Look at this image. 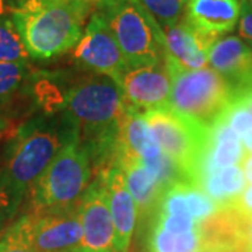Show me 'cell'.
I'll return each instance as SVG.
<instances>
[{
    "label": "cell",
    "mask_w": 252,
    "mask_h": 252,
    "mask_svg": "<svg viewBox=\"0 0 252 252\" xmlns=\"http://www.w3.org/2000/svg\"><path fill=\"white\" fill-rule=\"evenodd\" d=\"M245 252H252V219H248L245 230Z\"/></svg>",
    "instance_id": "cell-32"
},
{
    "label": "cell",
    "mask_w": 252,
    "mask_h": 252,
    "mask_svg": "<svg viewBox=\"0 0 252 252\" xmlns=\"http://www.w3.org/2000/svg\"><path fill=\"white\" fill-rule=\"evenodd\" d=\"M73 58L84 69L95 74L108 76L119 86L130 69L108 24L97 11L93 13L81 39L74 46Z\"/></svg>",
    "instance_id": "cell-9"
},
{
    "label": "cell",
    "mask_w": 252,
    "mask_h": 252,
    "mask_svg": "<svg viewBox=\"0 0 252 252\" xmlns=\"http://www.w3.org/2000/svg\"><path fill=\"white\" fill-rule=\"evenodd\" d=\"M4 129H6V122H4V119L0 117V136H1V133L4 132Z\"/></svg>",
    "instance_id": "cell-34"
},
{
    "label": "cell",
    "mask_w": 252,
    "mask_h": 252,
    "mask_svg": "<svg viewBox=\"0 0 252 252\" xmlns=\"http://www.w3.org/2000/svg\"><path fill=\"white\" fill-rule=\"evenodd\" d=\"M90 0H18L10 9L30 58L48 61L79 44Z\"/></svg>",
    "instance_id": "cell-3"
},
{
    "label": "cell",
    "mask_w": 252,
    "mask_h": 252,
    "mask_svg": "<svg viewBox=\"0 0 252 252\" xmlns=\"http://www.w3.org/2000/svg\"><path fill=\"white\" fill-rule=\"evenodd\" d=\"M6 11H7V6H6L4 0H0V16L6 14Z\"/></svg>",
    "instance_id": "cell-33"
},
{
    "label": "cell",
    "mask_w": 252,
    "mask_h": 252,
    "mask_svg": "<svg viewBox=\"0 0 252 252\" xmlns=\"http://www.w3.org/2000/svg\"><path fill=\"white\" fill-rule=\"evenodd\" d=\"M21 202L23 198L18 196L0 177V238L13 224Z\"/></svg>",
    "instance_id": "cell-24"
},
{
    "label": "cell",
    "mask_w": 252,
    "mask_h": 252,
    "mask_svg": "<svg viewBox=\"0 0 252 252\" xmlns=\"http://www.w3.org/2000/svg\"><path fill=\"white\" fill-rule=\"evenodd\" d=\"M143 117L162 153L178 165L192 184L209 129L175 112L171 107L149 111Z\"/></svg>",
    "instance_id": "cell-7"
},
{
    "label": "cell",
    "mask_w": 252,
    "mask_h": 252,
    "mask_svg": "<svg viewBox=\"0 0 252 252\" xmlns=\"http://www.w3.org/2000/svg\"><path fill=\"white\" fill-rule=\"evenodd\" d=\"M77 207L49 213L30 212L10 228L38 252H72L83 235Z\"/></svg>",
    "instance_id": "cell-8"
},
{
    "label": "cell",
    "mask_w": 252,
    "mask_h": 252,
    "mask_svg": "<svg viewBox=\"0 0 252 252\" xmlns=\"http://www.w3.org/2000/svg\"><path fill=\"white\" fill-rule=\"evenodd\" d=\"M240 14L238 0H188L185 17L196 28L219 38L234 30Z\"/></svg>",
    "instance_id": "cell-16"
},
{
    "label": "cell",
    "mask_w": 252,
    "mask_h": 252,
    "mask_svg": "<svg viewBox=\"0 0 252 252\" xmlns=\"http://www.w3.org/2000/svg\"><path fill=\"white\" fill-rule=\"evenodd\" d=\"M121 89L126 107L136 112L146 114L170 107L171 74L165 61L129 69L122 79Z\"/></svg>",
    "instance_id": "cell-11"
},
{
    "label": "cell",
    "mask_w": 252,
    "mask_h": 252,
    "mask_svg": "<svg viewBox=\"0 0 252 252\" xmlns=\"http://www.w3.org/2000/svg\"><path fill=\"white\" fill-rule=\"evenodd\" d=\"M203 247L202 228L185 233V234H171L161 227L152 223L147 235V252H196Z\"/></svg>",
    "instance_id": "cell-20"
},
{
    "label": "cell",
    "mask_w": 252,
    "mask_h": 252,
    "mask_svg": "<svg viewBox=\"0 0 252 252\" xmlns=\"http://www.w3.org/2000/svg\"><path fill=\"white\" fill-rule=\"evenodd\" d=\"M30 55L11 16H0V62L28 63Z\"/></svg>",
    "instance_id": "cell-21"
},
{
    "label": "cell",
    "mask_w": 252,
    "mask_h": 252,
    "mask_svg": "<svg viewBox=\"0 0 252 252\" xmlns=\"http://www.w3.org/2000/svg\"><path fill=\"white\" fill-rule=\"evenodd\" d=\"M161 153L143 114L126 109L118 125L117 156H130L142 161H152Z\"/></svg>",
    "instance_id": "cell-17"
},
{
    "label": "cell",
    "mask_w": 252,
    "mask_h": 252,
    "mask_svg": "<svg viewBox=\"0 0 252 252\" xmlns=\"http://www.w3.org/2000/svg\"><path fill=\"white\" fill-rule=\"evenodd\" d=\"M81 241L76 252H115L114 223L109 207L107 171L98 172L86 189L80 203Z\"/></svg>",
    "instance_id": "cell-10"
},
{
    "label": "cell",
    "mask_w": 252,
    "mask_h": 252,
    "mask_svg": "<svg viewBox=\"0 0 252 252\" xmlns=\"http://www.w3.org/2000/svg\"><path fill=\"white\" fill-rule=\"evenodd\" d=\"M223 118L228 126L240 136V139L248 129L252 127V114L241 99H231L230 105L223 112Z\"/></svg>",
    "instance_id": "cell-25"
},
{
    "label": "cell",
    "mask_w": 252,
    "mask_h": 252,
    "mask_svg": "<svg viewBox=\"0 0 252 252\" xmlns=\"http://www.w3.org/2000/svg\"><path fill=\"white\" fill-rule=\"evenodd\" d=\"M105 20L130 69L165 61L164 31L137 0H98Z\"/></svg>",
    "instance_id": "cell-5"
},
{
    "label": "cell",
    "mask_w": 252,
    "mask_h": 252,
    "mask_svg": "<svg viewBox=\"0 0 252 252\" xmlns=\"http://www.w3.org/2000/svg\"><path fill=\"white\" fill-rule=\"evenodd\" d=\"M152 223L171 234H185L200 225V223L195 221L192 217L178 215H154Z\"/></svg>",
    "instance_id": "cell-26"
},
{
    "label": "cell",
    "mask_w": 252,
    "mask_h": 252,
    "mask_svg": "<svg viewBox=\"0 0 252 252\" xmlns=\"http://www.w3.org/2000/svg\"><path fill=\"white\" fill-rule=\"evenodd\" d=\"M107 187L114 223V250L115 252H129L135 233L137 210L135 200L126 187L124 171L117 161L107 170Z\"/></svg>",
    "instance_id": "cell-14"
},
{
    "label": "cell",
    "mask_w": 252,
    "mask_h": 252,
    "mask_svg": "<svg viewBox=\"0 0 252 252\" xmlns=\"http://www.w3.org/2000/svg\"><path fill=\"white\" fill-rule=\"evenodd\" d=\"M182 189H184V198H185L188 215L195 221L202 223L209 217L216 215L221 209L219 203H216L210 196H207L206 193L196 185H193L190 182H184Z\"/></svg>",
    "instance_id": "cell-23"
},
{
    "label": "cell",
    "mask_w": 252,
    "mask_h": 252,
    "mask_svg": "<svg viewBox=\"0 0 252 252\" xmlns=\"http://www.w3.org/2000/svg\"><path fill=\"white\" fill-rule=\"evenodd\" d=\"M195 185L220 206L225 207L230 206L245 189L247 180L240 165H231L199 178Z\"/></svg>",
    "instance_id": "cell-18"
},
{
    "label": "cell",
    "mask_w": 252,
    "mask_h": 252,
    "mask_svg": "<svg viewBox=\"0 0 252 252\" xmlns=\"http://www.w3.org/2000/svg\"><path fill=\"white\" fill-rule=\"evenodd\" d=\"M115 161L124 171L126 187L135 200L139 217L152 219L165 190L157 174L136 157L117 156Z\"/></svg>",
    "instance_id": "cell-15"
},
{
    "label": "cell",
    "mask_w": 252,
    "mask_h": 252,
    "mask_svg": "<svg viewBox=\"0 0 252 252\" xmlns=\"http://www.w3.org/2000/svg\"><path fill=\"white\" fill-rule=\"evenodd\" d=\"M126 109L121 86L108 76L94 73L66 86L63 111L77 126L95 167L115 160L118 125Z\"/></svg>",
    "instance_id": "cell-1"
},
{
    "label": "cell",
    "mask_w": 252,
    "mask_h": 252,
    "mask_svg": "<svg viewBox=\"0 0 252 252\" xmlns=\"http://www.w3.org/2000/svg\"><path fill=\"white\" fill-rule=\"evenodd\" d=\"M90 1H91V0H90ZM93 1H98V0H93Z\"/></svg>",
    "instance_id": "cell-37"
},
{
    "label": "cell",
    "mask_w": 252,
    "mask_h": 252,
    "mask_svg": "<svg viewBox=\"0 0 252 252\" xmlns=\"http://www.w3.org/2000/svg\"><path fill=\"white\" fill-rule=\"evenodd\" d=\"M240 167L244 172V177L247 182L252 185V154L245 153V156L243 157V160L240 162Z\"/></svg>",
    "instance_id": "cell-30"
},
{
    "label": "cell",
    "mask_w": 252,
    "mask_h": 252,
    "mask_svg": "<svg viewBox=\"0 0 252 252\" xmlns=\"http://www.w3.org/2000/svg\"><path fill=\"white\" fill-rule=\"evenodd\" d=\"M241 142H243L245 153L252 154V127L251 129H248V130L241 136Z\"/></svg>",
    "instance_id": "cell-31"
},
{
    "label": "cell",
    "mask_w": 252,
    "mask_h": 252,
    "mask_svg": "<svg viewBox=\"0 0 252 252\" xmlns=\"http://www.w3.org/2000/svg\"><path fill=\"white\" fill-rule=\"evenodd\" d=\"M165 38V62L181 70H198L209 63V54L217 36L190 24L187 17L162 30Z\"/></svg>",
    "instance_id": "cell-12"
},
{
    "label": "cell",
    "mask_w": 252,
    "mask_h": 252,
    "mask_svg": "<svg viewBox=\"0 0 252 252\" xmlns=\"http://www.w3.org/2000/svg\"><path fill=\"white\" fill-rule=\"evenodd\" d=\"M247 1H250V3H252V0H247Z\"/></svg>",
    "instance_id": "cell-36"
},
{
    "label": "cell",
    "mask_w": 252,
    "mask_h": 252,
    "mask_svg": "<svg viewBox=\"0 0 252 252\" xmlns=\"http://www.w3.org/2000/svg\"><path fill=\"white\" fill-rule=\"evenodd\" d=\"M165 64L171 74L170 107L209 129L233 99L228 84L210 67L181 70L170 63Z\"/></svg>",
    "instance_id": "cell-6"
},
{
    "label": "cell",
    "mask_w": 252,
    "mask_h": 252,
    "mask_svg": "<svg viewBox=\"0 0 252 252\" xmlns=\"http://www.w3.org/2000/svg\"><path fill=\"white\" fill-rule=\"evenodd\" d=\"M238 32L247 45L252 48V3L241 1V14L238 20Z\"/></svg>",
    "instance_id": "cell-28"
},
{
    "label": "cell",
    "mask_w": 252,
    "mask_h": 252,
    "mask_svg": "<svg viewBox=\"0 0 252 252\" xmlns=\"http://www.w3.org/2000/svg\"><path fill=\"white\" fill-rule=\"evenodd\" d=\"M34 73L30 63L0 62V111L16 105L21 97L32 95Z\"/></svg>",
    "instance_id": "cell-19"
},
{
    "label": "cell",
    "mask_w": 252,
    "mask_h": 252,
    "mask_svg": "<svg viewBox=\"0 0 252 252\" xmlns=\"http://www.w3.org/2000/svg\"><path fill=\"white\" fill-rule=\"evenodd\" d=\"M161 30L180 23L187 14L188 0H137Z\"/></svg>",
    "instance_id": "cell-22"
},
{
    "label": "cell",
    "mask_w": 252,
    "mask_h": 252,
    "mask_svg": "<svg viewBox=\"0 0 252 252\" xmlns=\"http://www.w3.org/2000/svg\"><path fill=\"white\" fill-rule=\"evenodd\" d=\"M196 252H215V251H212V250H209V248H202V250H199V251Z\"/></svg>",
    "instance_id": "cell-35"
},
{
    "label": "cell",
    "mask_w": 252,
    "mask_h": 252,
    "mask_svg": "<svg viewBox=\"0 0 252 252\" xmlns=\"http://www.w3.org/2000/svg\"><path fill=\"white\" fill-rule=\"evenodd\" d=\"M230 206L245 219H252V185L245 187Z\"/></svg>",
    "instance_id": "cell-29"
},
{
    "label": "cell",
    "mask_w": 252,
    "mask_h": 252,
    "mask_svg": "<svg viewBox=\"0 0 252 252\" xmlns=\"http://www.w3.org/2000/svg\"><path fill=\"white\" fill-rule=\"evenodd\" d=\"M0 252H38L31 245H28L20 235L11 228H7L4 235L0 238Z\"/></svg>",
    "instance_id": "cell-27"
},
{
    "label": "cell",
    "mask_w": 252,
    "mask_h": 252,
    "mask_svg": "<svg viewBox=\"0 0 252 252\" xmlns=\"http://www.w3.org/2000/svg\"><path fill=\"white\" fill-rule=\"evenodd\" d=\"M94 175L89 147L76 139L58 153L28 190L31 213H49L79 206Z\"/></svg>",
    "instance_id": "cell-4"
},
{
    "label": "cell",
    "mask_w": 252,
    "mask_h": 252,
    "mask_svg": "<svg viewBox=\"0 0 252 252\" xmlns=\"http://www.w3.org/2000/svg\"><path fill=\"white\" fill-rule=\"evenodd\" d=\"M79 137L77 126L64 111L28 121L7 144L0 170L1 180L24 199L58 153Z\"/></svg>",
    "instance_id": "cell-2"
},
{
    "label": "cell",
    "mask_w": 252,
    "mask_h": 252,
    "mask_svg": "<svg viewBox=\"0 0 252 252\" xmlns=\"http://www.w3.org/2000/svg\"><path fill=\"white\" fill-rule=\"evenodd\" d=\"M209 64L228 84L233 98L252 90V48L238 36L219 38L210 49Z\"/></svg>",
    "instance_id": "cell-13"
},
{
    "label": "cell",
    "mask_w": 252,
    "mask_h": 252,
    "mask_svg": "<svg viewBox=\"0 0 252 252\" xmlns=\"http://www.w3.org/2000/svg\"><path fill=\"white\" fill-rule=\"evenodd\" d=\"M72 252H76V251H72Z\"/></svg>",
    "instance_id": "cell-38"
}]
</instances>
